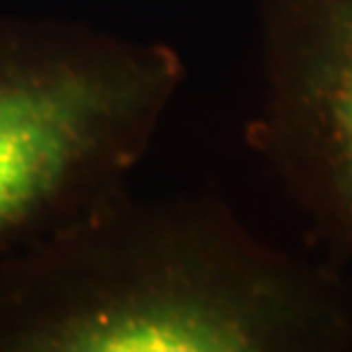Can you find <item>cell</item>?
<instances>
[{
    "label": "cell",
    "instance_id": "obj_3",
    "mask_svg": "<svg viewBox=\"0 0 352 352\" xmlns=\"http://www.w3.org/2000/svg\"><path fill=\"white\" fill-rule=\"evenodd\" d=\"M261 103L248 144L336 267L352 263V0H258Z\"/></svg>",
    "mask_w": 352,
    "mask_h": 352
},
{
    "label": "cell",
    "instance_id": "obj_1",
    "mask_svg": "<svg viewBox=\"0 0 352 352\" xmlns=\"http://www.w3.org/2000/svg\"><path fill=\"white\" fill-rule=\"evenodd\" d=\"M352 350V279L215 197L129 186L0 258V352Z\"/></svg>",
    "mask_w": 352,
    "mask_h": 352
},
{
    "label": "cell",
    "instance_id": "obj_2",
    "mask_svg": "<svg viewBox=\"0 0 352 352\" xmlns=\"http://www.w3.org/2000/svg\"><path fill=\"white\" fill-rule=\"evenodd\" d=\"M183 80L163 41L0 14V258L129 186Z\"/></svg>",
    "mask_w": 352,
    "mask_h": 352
}]
</instances>
